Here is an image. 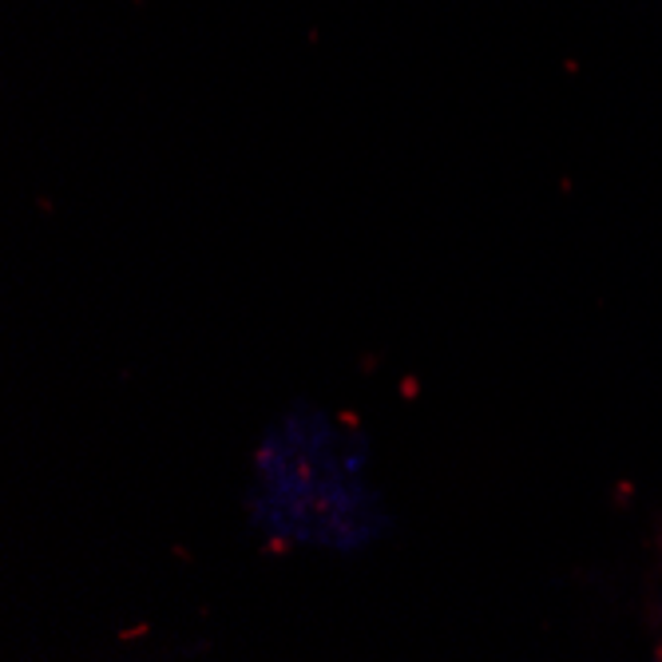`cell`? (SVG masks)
Here are the masks:
<instances>
[{"mask_svg": "<svg viewBox=\"0 0 662 662\" xmlns=\"http://www.w3.org/2000/svg\"><path fill=\"white\" fill-rule=\"evenodd\" d=\"M247 516L274 548L330 556H357L393 524L373 484L369 436L318 404L282 413L254 445Z\"/></svg>", "mask_w": 662, "mask_h": 662, "instance_id": "obj_1", "label": "cell"}]
</instances>
